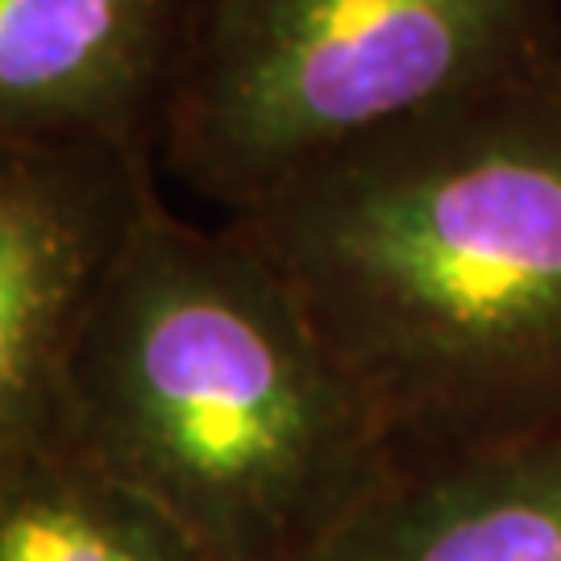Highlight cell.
<instances>
[{
	"label": "cell",
	"mask_w": 561,
	"mask_h": 561,
	"mask_svg": "<svg viewBox=\"0 0 561 561\" xmlns=\"http://www.w3.org/2000/svg\"><path fill=\"white\" fill-rule=\"evenodd\" d=\"M229 225L291 283L391 445L561 408V71L379 129Z\"/></svg>",
	"instance_id": "1"
},
{
	"label": "cell",
	"mask_w": 561,
	"mask_h": 561,
	"mask_svg": "<svg viewBox=\"0 0 561 561\" xmlns=\"http://www.w3.org/2000/svg\"><path fill=\"white\" fill-rule=\"evenodd\" d=\"M59 428L213 561H308L391 458L291 283L162 196L83 321Z\"/></svg>",
	"instance_id": "2"
},
{
	"label": "cell",
	"mask_w": 561,
	"mask_h": 561,
	"mask_svg": "<svg viewBox=\"0 0 561 561\" xmlns=\"http://www.w3.org/2000/svg\"><path fill=\"white\" fill-rule=\"evenodd\" d=\"M561 71V0H192L162 175L238 217L400 121Z\"/></svg>",
	"instance_id": "3"
},
{
	"label": "cell",
	"mask_w": 561,
	"mask_h": 561,
	"mask_svg": "<svg viewBox=\"0 0 561 561\" xmlns=\"http://www.w3.org/2000/svg\"><path fill=\"white\" fill-rule=\"evenodd\" d=\"M154 201L150 154L0 141V458L59 428L71 350Z\"/></svg>",
	"instance_id": "4"
},
{
	"label": "cell",
	"mask_w": 561,
	"mask_h": 561,
	"mask_svg": "<svg viewBox=\"0 0 561 561\" xmlns=\"http://www.w3.org/2000/svg\"><path fill=\"white\" fill-rule=\"evenodd\" d=\"M308 561H561V408L391 445L375 486Z\"/></svg>",
	"instance_id": "5"
},
{
	"label": "cell",
	"mask_w": 561,
	"mask_h": 561,
	"mask_svg": "<svg viewBox=\"0 0 561 561\" xmlns=\"http://www.w3.org/2000/svg\"><path fill=\"white\" fill-rule=\"evenodd\" d=\"M192 0H0V141L159 150Z\"/></svg>",
	"instance_id": "6"
},
{
	"label": "cell",
	"mask_w": 561,
	"mask_h": 561,
	"mask_svg": "<svg viewBox=\"0 0 561 561\" xmlns=\"http://www.w3.org/2000/svg\"><path fill=\"white\" fill-rule=\"evenodd\" d=\"M0 561H213L62 428L0 458Z\"/></svg>",
	"instance_id": "7"
}]
</instances>
